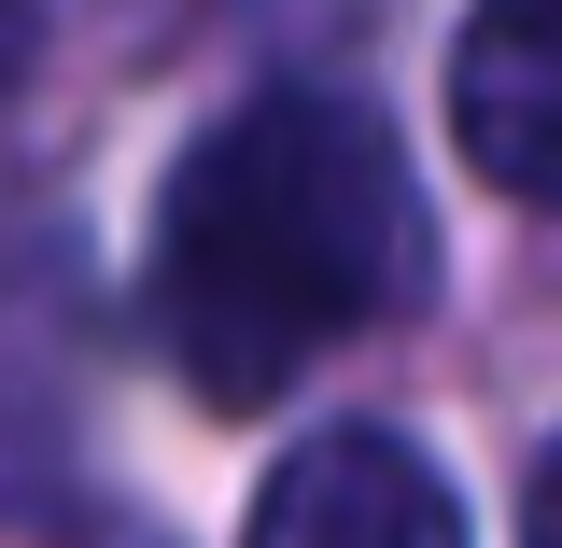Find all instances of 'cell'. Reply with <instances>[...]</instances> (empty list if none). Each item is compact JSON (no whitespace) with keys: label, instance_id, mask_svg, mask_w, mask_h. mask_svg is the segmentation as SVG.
Instances as JSON below:
<instances>
[{"label":"cell","instance_id":"cell-3","mask_svg":"<svg viewBox=\"0 0 562 548\" xmlns=\"http://www.w3.org/2000/svg\"><path fill=\"white\" fill-rule=\"evenodd\" d=\"M450 141L479 183L562 211V0H506L450 43Z\"/></svg>","mask_w":562,"mask_h":548},{"label":"cell","instance_id":"cell-2","mask_svg":"<svg viewBox=\"0 0 562 548\" xmlns=\"http://www.w3.org/2000/svg\"><path fill=\"white\" fill-rule=\"evenodd\" d=\"M239 548H464V506L394 422H338V436L268 465Z\"/></svg>","mask_w":562,"mask_h":548},{"label":"cell","instance_id":"cell-4","mask_svg":"<svg viewBox=\"0 0 562 548\" xmlns=\"http://www.w3.org/2000/svg\"><path fill=\"white\" fill-rule=\"evenodd\" d=\"M520 548H562V436L535 450V479H520Z\"/></svg>","mask_w":562,"mask_h":548},{"label":"cell","instance_id":"cell-5","mask_svg":"<svg viewBox=\"0 0 562 548\" xmlns=\"http://www.w3.org/2000/svg\"><path fill=\"white\" fill-rule=\"evenodd\" d=\"M29 57H43V29H29V14H0V99L29 85Z\"/></svg>","mask_w":562,"mask_h":548},{"label":"cell","instance_id":"cell-1","mask_svg":"<svg viewBox=\"0 0 562 548\" xmlns=\"http://www.w3.org/2000/svg\"><path fill=\"white\" fill-rule=\"evenodd\" d=\"M422 295V183L394 127L324 85L211 113L155 198V351L198 409H268L310 351Z\"/></svg>","mask_w":562,"mask_h":548}]
</instances>
